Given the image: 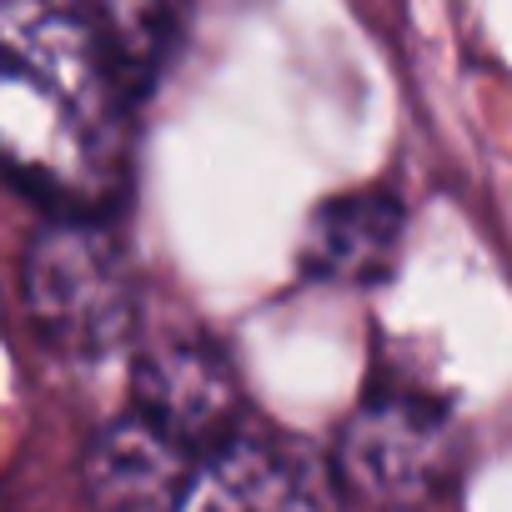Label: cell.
<instances>
[{
	"label": "cell",
	"instance_id": "ba28073f",
	"mask_svg": "<svg viewBox=\"0 0 512 512\" xmlns=\"http://www.w3.org/2000/svg\"><path fill=\"white\" fill-rule=\"evenodd\" d=\"M191 0H91L96 31L136 101H146L181 51Z\"/></svg>",
	"mask_w": 512,
	"mask_h": 512
},
{
	"label": "cell",
	"instance_id": "52a82bcc",
	"mask_svg": "<svg viewBox=\"0 0 512 512\" xmlns=\"http://www.w3.org/2000/svg\"><path fill=\"white\" fill-rule=\"evenodd\" d=\"M402 246V201L392 191H342L322 201L307 221L302 267L317 282L372 287L397 267Z\"/></svg>",
	"mask_w": 512,
	"mask_h": 512
},
{
	"label": "cell",
	"instance_id": "3957f363",
	"mask_svg": "<svg viewBox=\"0 0 512 512\" xmlns=\"http://www.w3.org/2000/svg\"><path fill=\"white\" fill-rule=\"evenodd\" d=\"M462 467V432L452 412L422 392H372L342 427L332 472L342 497L377 512L437 502Z\"/></svg>",
	"mask_w": 512,
	"mask_h": 512
},
{
	"label": "cell",
	"instance_id": "277c9868",
	"mask_svg": "<svg viewBox=\"0 0 512 512\" xmlns=\"http://www.w3.org/2000/svg\"><path fill=\"white\" fill-rule=\"evenodd\" d=\"M332 457L292 432H231L196 457L176 512H342Z\"/></svg>",
	"mask_w": 512,
	"mask_h": 512
},
{
	"label": "cell",
	"instance_id": "5b68a950",
	"mask_svg": "<svg viewBox=\"0 0 512 512\" xmlns=\"http://www.w3.org/2000/svg\"><path fill=\"white\" fill-rule=\"evenodd\" d=\"M131 412L171 432L196 457L241 422V382L211 342H166L131 372Z\"/></svg>",
	"mask_w": 512,
	"mask_h": 512
},
{
	"label": "cell",
	"instance_id": "6da1fadb",
	"mask_svg": "<svg viewBox=\"0 0 512 512\" xmlns=\"http://www.w3.org/2000/svg\"><path fill=\"white\" fill-rule=\"evenodd\" d=\"M136 106L91 0H0V171L51 216L126 196Z\"/></svg>",
	"mask_w": 512,
	"mask_h": 512
},
{
	"label": "cell",
	"instance_id": "7a4b0ae2",
	"mask_svg": "<svg viewBox=\"0 0 512 512\" xmlns=\"http://www.w3.org/2000/svg\"><path fill=\"white\" fill-rule=\"evenodd\" d=\"M26 312L66 357H106L141 322L136 272L101 216H51L26 246Z\"/></svg>",
	"mask_w": 512,
	"mask_h": 512
},
{
	"label": "cell",
	"instance_id": "8992f818",
	"mask_svg": "<svg viewBox=\"0 0 512 512\" xmlns=\"http://www.w3.org/2000/svg\"><path fill=\"white\" fill-rule=\"evenodd\" d=\"M191 467H196L191 447H181L141 412H126L91 437L81 477L96 512H176Z\"/></svg>",
	"mask_w": 512,
	"mask_h": 512
}]
</instances>
